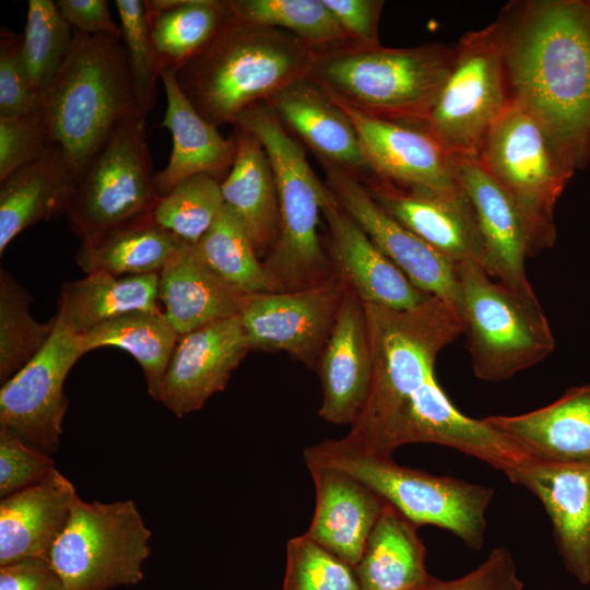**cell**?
<instances>
[{
	"label": "cell",
	"mask_w": 590,
	"mask_h": 590,
	"mask_svg": "<svg viewBox=\"0 0 590 590\" xmlns=\"http://www.w3.org/2000/svg\"><path fill=\"white\" fill-rule=\"evenodd\" d=\"M247 295L216 274L196 245L185 241L158 276L164 312L180 335L240 315Z\"/></svg>",
	"instance_id": "cell-28"
},
{
	"label": "cell",
	"mask_w": 590,
	"mask_h": 590,
	"mask_svg": "<svg viewBox=\"0 0 590 590\" xmlns=\"http://www.w3.org/2000/svg\"><path fill=\"white\" fill-rule=\"evenodd\" d=\"M158 196L146 141L145 116L122 120L79 177L66 216L81 243L153 213Z\"/></svg>",
	"instance_id": "cell-12"
},
{
	"label": "cell",
	"mask_w": 590,
	"mask_h": 590,
	"mask_svg": "<svg viewBox=\"0 0 590 590\" xmlns=\"http://www.w3.org/2000/svg\"><path fill=\"white\" fill-rule=\"evenodd\" d=\"M39 108L51 142L62 149L79 179L115 128L142 114L122 40L74 32L71 50Z\"/></svg>",
	"instance_id": "cell-4"
},
{
	"label": "cell",
	"mask_w": 590,
	"mask_h": 590,
	"mask_svg": "<svg viewBox=\"0 0 590 590\" xmlns=\"http://www.w3.org/2000/svg\"><path fill=\"white\" fill-rule=\"evenodd\" d=\"M78 176L52 143L0 181V253L27 227L66 213Z\"/></svg>",
	"instance_id": "cell-29"
},
{
	"label": "cell",
	"mask_w": 590,
	"mask_h": 590,
	"mask_svg": "<svg viewBox=\"0 0 590 590\" xmlns=\"http://www.w3.org/2000/svg\"><path fill=\"white\" fill-rule=\"evenodd\" d=\"M56 470L54 459L0 426V497L36 485Z\"/></svg>",
	"instance_id": "cell-45"
},
{
	"label": "cell",
	"mask_w": 590,
	"mask_h": 590,
	"mask_svg": "<svg viewBox=\"0 0 590 590\" xmlns=\"http://www.w3.org/2000/svg\"><path fill=\"white\" fill-rule=\"evenodd\" d=\"M281 122L323 158L362 176L369 173L349 117L309 78L298 80L267 101Z\"/></svg>",
	"instance_id": "cell-27"
},
{
	"label": "cell",
	"mask_w": 590,
	"mask_h": 590,
	"mask_svg": "<svg viewBox=\"0 0 590 590\" xmlns=\"http://www.w3.org/2000/svg\"><path fill=\"white\" fill-rule=\"evenodd\" d=\"M196 247L216 274L245 294L273 292L263 261L227 205Z\"/></svg>",
	"instance_id": "cell-37"
},
{
	"label": "cell",
	"mask_w": 590,
	"mask_h": 590,
	"mask_svg": "<svg viewBox=\"0 0 590 590\" xmlns=\"http://www.w3.org/2000/svg\"><path fill=\"white\" fill-rule=\"evenodd\" d=\"M317 160L326 185L371 241L417 288L449 304L458 312L456 264L386 212L355 173L327 160Z\"/></svg>",
	"instance_id": "cell-15"
},
{
	"label": "cell",
	"mask_w": 590,
	"mask_h": 590,
	"mask_svg": "<svg viewBox=\"0 0 590 590\" xmlns=\"http://www.w3.org/2000/svg\"><path fill=\"white\" fill-rule=\"evenodd\" d=\"M457 160L484 245V270L512 290L535 295L526 273L527 237L512 201L477 158Z\"/></svg>",
	"instance_id": "cell-23"
},
{
	"label": "cell",
	"mask_w": 590,
	"mask_h": 590,
	"mask_svg": "<svg viewBox=\"0 0 590 590\" xmlns=\"http://www.w3.org/2000/svg\"><path fill=\"white\" fill-rule=\"evenodd\" d=\"M316 50L295 35L232 17L176 72L196 110L215 127L310 75Z\"/></svg>",
	"instance_id": "cell-3"
},
{
	"label": "cell",
	"mask_w": 590,
	"mask_h": 590,
	"mask_svg": "<svg viewBox=\"0 0 590 590\" xmlns=\"http://www.w3.org/2000/svg\"><path fill=\"white\" fill-rule=\"evenodd\" d=\"M84 354L81 334L56 316L54 331L43 349L1 386L0 426L31 447L55 453L69 405L64 381Z\"/></svg>",
	"instance_id": "cell-13"
},
{
	"label": "cell",
	"mask_w": 590,
	"mask_h": 590,
	"mask_svg": "<svg viewBox=\"0 0 590 590\" xmlns=\"http://www.w3.org/2000/svg\"><path fill=\"white\" fill-rule=\"evenodd\" d=\"M0 590H69L48 559H25L0 567Z\"/></svg>",
	"instance_id": "cell-49"
},
{
	"label": "cell",
	"mask_w": 590,
	"mask_h": 590,
	"mask_svg": "<svg viewBox=\"0 0 590 590\" xmlns=\"http://www.w3.org/2000/svg\"><path fill=\"white\" fill-rule=\"evenodd\" d=\"M510 105L498 21L465 33L450 73L422 126L456 158H479L493 125Z\"/></svg>",
	"instance_id": "cell-11"
},
{
	"label": "cell",
	"mask_w": 590,
	"mask_h": 590,
	"mask_svg": "<svg viewBox=\"0 0 590 590\" xmlns=\"http://www.w3.org/2000/svg\"><path fill=\"white\" fill-rule=\"evenodd\" d=\"M373 356L367 399L346 435L364 450L392 457L409 444H436L506 473L529 460L484 418L464 415L435 371L441 350L463 333L457 310L430 296L397 310L364 305Z\"/></svg>",
	"instance_id": "cell-1"
},
{
	"label": "cell",
	"mask_w": 590,
	"mask_h": 590,
	"mask_svg": "<svg viewBox=\"0 0 590 590\" xmlns=\"http://www.w3.org/2000/svg\"><path fill=\"white\" fill-rule=\"evenodd\" d=\"M456 270L458 314L479 379L506 380L553 352L555 339L535 295L499 283L472 260Z\"/></svg>",
	"instance_id": "cell-8"
},
{
	"label": "cell",
	"mask_w": 590,
	"mask_h": 590,
	"mask_svg": "<svg viewBox=\"0 0 590 590\" xmlns=\"http://www.w3.org/2000/svg\"><path fill=\"white\" fill-rule=\"evenodd\" d=\"M121 40L127 52L129 68L139 107L144 116L153 108L156 83L162 71V60L155 48L151 21L145 1L116 0Z\"/></svg>",
	"instance_id": "cell-41"
},
{
	"label": "cell",
	"mask_w": 590,
	"mask_h": 590,
	"mask_svg": "<svg viewBox=\"0 0 590 590\" xmlns=\"http://www.w3.org/2000/svg\"><path fill=\"white\" fill-rule=\"evenodd\" d=\"M176 72L174 68L164 67L160 75L167 99L161 126L169 130L173 139L166 167L154 175L160 197L166 196L177 184L197 174L224 179L236 153L235 137L224 138L217 127L196 110L180 90Z\"/></svg>",
	"instance_id": "cell-26"
},
{
	"label": "cell",
	"mask_w": 590,
	"mask_h": 590,
	"mask_svg": "<svg viewBox=\"0 0 590 590\" xmlns=\"http://www.w3.org/2000/svg\"><path fill=\"white\" fill-rule=\"evenodd\" d=\"M250 350L239 315L180 335L163 379L160 402L179 418L200 410L211 396L225 389Z\"/></svg>",
	"instance_id": "cell-17"
},
{
	"label": "cell",
	"mask_w": 590,
	"mask_h": 590,
	"mask_svg": "<svg viewBox=\"0 0 590 590\" xmlns=\"http://www.w3.org/2000/svg\"><path fill=\"white\" fill-rule=\"evenodd\" d=\"M284 590H361L355 569L307 533L288 540Z\"/></svg>",
	"instance_id": "cell-42"
},
{
	"label": "cell",
	"mask_w": 590,
	"mask_h": 590,
	"mask_svg": "<svg viewBox=\"0 0 590 590\" xmlns=\"http://www.w3.org/2000/svg\"><path fill=\"white\" fill-rule=\"evenodd\" d=\"M35 94L22 54V34L8 28L0 32V117L38 110Z\"/></svg>",
	"instance_id": "cell-44"
},
{
	"label": "cell",
	"mask_w": 590,
	"mask_h": 590,
	"mask_svg": "<svg viewBox=\"0 0 590 590\" xmlns=\"http://www.w3.org/2000/svg\"><path fill=\"white\" fill-rule=\"evenodd\" d=\"M304 460L307 467L351 474L415 526L446 529L471 550L483 547L492 487L399 465L392 457L368 452L347 436L306 448Z\"/></svg>",
	"instance_id": "cell-7"
},
{
	"label": "cell",
	"mask_w": 590,
	"mask_h": 590,
	"mask_svg": "<svg viewBox=\"0 0 590 590\" xmlns=\"http://www.w3.org/2000/svg\"><path fill=\"white\" fill-rule=\"evenodd\" d=\"M51 144L40 108L33 113L0 117V181L43 155Z\"/></svg>",
	"instance_id": "cell-43"
},
{
	"label": "cell",
	"mask_w": 590,
	"mask_h": 590,
	"mask_svg": "<svg viewBox=\"0 0 590 590\" xmlns=\"http://www.w3.org/2000/svg\"><path fill=\"white\" fill-rule=\"evenodd\" d=\"M413 522L385 503L355 574L361 590H426L434 577L425 566V546Z\"/></svg>",
	"instance_id": "cell-31"
},
{
	"label": "cell",
	"mask_w": 590,
	"mask_h": 590,
	"mask_svg": "<svg viewBox=\"0 0 590 590\" xmlns=\"http://www.w3.org/2000/svg\"><path fill=\"white\" fill-rule=\"evenodd\" d=\"M455 46L351 44L317 51L309 75L322 91L377 118L422 127L450 73Z\"/></svg>",
	"instance_id": "cell-5"
},
{
	"label": "cell",
	"mask_w": 590,
	"mask_h": 590,
	"mask_svg": "<svg viewBox=\"0 0 590 590\" xmlns=\"http://www.w3.org/2000/svg\"><path fill=\"white\" fill-rule=\"evenodd\" d=\"M234 125L261 143L276 181L279 233L262 260L272 291H295L324 282L334 274L318 234L326 182L267 102L247 108Z\"/></svg>",
	"instance_id": "cell-6"
},
{
	"label": "cell",
	"mask_w": 590,
	"mask_h": 590,
	"mask_svg": "<svg viewBox=\"0 0 590 590\" xmlns=\"http://www.w3.org/2000/svg\"><path fill=\"white\" fill-rule=\"evenodd\" d=\"M349 43L358 47L380 46L378 25L382 0H322Z\"/></svg>",
	"instance_id": "cell-47"
},
{
	"label": "cell",
	"mask_w": 590,
	"mask_h": 590,
	"mask_svg": "<svg viewBox=\"0 0 590 590\" xmlns=\"http://www.w3.org/2000/svg\"><path fill=\"white\" fill-rule=\"evenodd\" d=\"M542 503L551 519L566 570L580 585L590 583V467H569L528 460L507 471Z\"/></svg>",
	"instance_id": "cell-20"
},
{
	"label": "cell",
	"mask_w": 590,
	"mask_h": 590,
	"mask_svg": "<svg viewBox=\"0 0 590 590\" xmlns=\"http://www.w3.org/2000/svg\"><path fill=\"white\" fill-rule=\"evenodd\" d=\"M72 482L57 469L43 482L0 502V567L48 559L78 498Z\"/></svg>",
	"instance_id": "cell-24"
},
{
	"label": "cell",
	"mask_w": 590,
	"mask_h": 590,
	"mask_svg": "<svg viewBox=\"0 0 590 590\" xmlns=\"http://www.w3.org/2000/svg\"><path fill=\"white\" fill-rule=\"evenodd\" d=\"M152 531L131 499L74 502L49 555L69 590H107L143 579Z\"/></svg>",
	"instance_id": "cell-10"
},
{
	"label": "cell",
	"mask_w": 590,
	"mask_h": 590,
	"mask_svg": "<svg viewBox=\"0 0 590 590\" xmlns=\"http://www.w3.org/2000/svg\"><path fill=\"white\" fill-rule=\"evenodd\" d=\"M160 273L114 275L104 271L67 282L61 291L56 316L71 330H87L133 311L161 310Z\"/></svg>",
	"instance_id": "cell-32"
},
{
	"label": "cell",
	"mask_w": 590,
	"mask_h": 590,
	"mask_svg": "<svg viewBox=\"0 0 590 590\" xmlns=\"http://www.w3.org/2000/svg\"><path fill=\"white\" fill-rule=\"evenodd\" d=\"M358 177L386 212L452 263L472 260L484 268L483 240L464 190L444 194L400 187L371 173Z\"/></svg>",
	"instance_id": "cell-18"
},
{
	"label": "cell",
	"mask_w": 590,
	"mask_h": 590,
	"mask_svg": "<svg viewBox=\"0 0 590 590\" xmlns=\"http://www.w3.org/2000/svg\"><path fill=\"white\" fill-rule=\"evenodd\" d=\"M523 587L511 553L497 547L474 570L453 580L433 578L426 590H523Z\"/></svg>",
	"instance_id": "cell-46"
},
{
	"label": "cell",
	"mask_w": 590,
	"mask_h": 590,
	"mask_svg": "<svg viewBox=\"0 0 590 590\" xmlns=\"http://www.w3.org/2000/svg\"><path fill=\"white\" fill-rule=\"evenodd\" d=\"M321 213L328 227L326 249L332 269L364 305L406 310L430 297L371 241L329 187L322 199Z\"/></svg>",
	"instance_id": "cell-19"
},
{
	"label": "cell",
	"mask_w": 590,
	"mask_h": 590,
	"mask_svg": "<svg viewBox=\"0 0 590 590\" xmlns=\"http://www.w3.org/2000/svg\"><path fill=\"white\" fill-rule=\"evenodd\" d=\"M477 160L512 201L529 257L551 249L556 240L554 209L576 170L541 125L510 102L486 135Z\"/></svg>",
	"instance_id": "cell-9"
},
{
	"label": "cell",
	"mask_w": 590,
	"mask_h": 590,
	"mask_svg": "<svg viewBox=\"0 0 590 590\" xmlns=\"http://www.w3.org/2000/svg\"><path fill=\"white\" fill-rule=\"evenodd\" d=\"M346 290L334 273L310 287L248 294L239 316L250 349L286 352L316 369Z\"/></svg>",
	"instance_id": "cell-14"
},
{
	"label": "cell",
	"mask_w": 590,
	"mask_h": 590,
	"mask_svg": "<svg viewBox=\"0 0 590 590\" xmlns=\"http://www.w3.org/2000/svg\"><path fill=\"white\" fill-rule=\"evenodd\" d=\"M233 165L221 181L224 204L241 223L256 251L264 256L279 233V197L268 154L250 133L236 128Z\"/></svg>",
	"instance_id": "cell-30"
},
{
	"label": "cell",
	"mask_w": 590,
	"mask_h": 590,
	"mask_svg": "<svg viewBox=\"0 0 590 590\" xmlns=\"http://www.w3.org/2000/svg\"><path fill=\"white\" fill-rule=\"evenodd\" d=\"M316 370L322 387L320 417L352 425L369 392L373 356L365 306L349 287Z\"/></svg>",
	"instance_id": "cell-21"
},
{
	"label": "cell",
	"mask_w": 590,
	"mask_h": 590,
	"mask_svg": "<svg viewBox=\"0 0 590 590\" xmlns=\"http://www.w3.org/2000/svg\"><path fill=\"white\" fill-rule=\"evenodd\" d=\"M162 68L178 70L219 35L233 17L227 1L145 0Z\"/></svg>",
	"instance_id": "cell-35"
},
{
	"label": "cell",
	"mask_w": 590,
	"mask_h": 590,
	"mask_svg": "<svg viewBox=\"0 0 590 590\" xmlns=\"http://www.w3.org/2000/svg\"><path fill=\"white\" fill-rule=\"evenodd\" d=\"M308 469L316 487V508L306 533L355 567L386 502L346 472L323 465Z\"/></svg>",
	"instance_id": "cell-25"
},
{
	"label": "cell",
	"mask_w": 590,
	"mask_h": 590,
	"mask_svg": "<svg viewBox=\"0 0 590 590\" xmlns=\"http://www.w3.org/2000/svg\"><path fill=\"white\" fill-rule=\"evenodd\" d=\"M589 162H590V152H589Z\"/></svg>",
	"instance_id": "cell-50"
},
{
	"label": "cell",
	"mask_w": 590,
	"mask_h": 590,
	"mask_svg": "<svg viewBox=\"0 0 590 590\" xmlns=\"http://www.w3.org/2000/svg\"><path fill=\"white\" fill-rule=\"evenodd\" d=\"M234 19L288 32L316 51L350 44L322 0H227Z\"/></svg>",
	"instance_id": "cell-36"
},
{
	"label": "cell",
	"mask_w": 590,
	"mask_h": 590,
	"mask_svg": "<svg viewBox=\"0 0 590 590\" xmlns=\"http://www.w3.org/2000/svg\"><path fill=\"white\" fill-rule=\"evenodd\" d=\"M328 97L353 123L369 173L410 189L444 194L463 191L458 160L427 130L369 116Z\"/></svg>",
	"instance_id": "cell-16"
},
{
	"label": "cell",
	"mask_w": 590,
	"mask_h": 590,
	"mask_svg": "<svg viewBox=\"0 0 590 590\" xmlns=\"http://www.w3.org/2000/svg\"><path fill=\"white\" fill-rule=\"evenodd\" d=\"M500 25L510 102L545 130L575 169L590 152V0H524Z\"/></svg>",
	"instance_id": "cell-2"
},
{
	"label": "cell",
	"mask_w": 590,
	"mask_h": 590,
	"mask_svg": "<svg viewBox=\"0 0 590 590\" xmlns=\"http://www.w3.org/2000/svg\"><path fill=\"white\" fill-rule=\"evenodd\" d=\"M56 4L74 32L121 39L120 25L113 20L106 0H57Z\"/></svg>",
	"instance_id": "cell-48"
},
{
	"label": "cell",
	"mask_w": 590,
	"mask_h": 590,
	"mask_svg": "<svg viewBox=\"0 0 590 590\" xmlns=\"http://www.w3.org/2000/svg\"><path fill=\"white\" fill-rule=\"evenodd\" d=\"M182 243L149 213L92 241L81 243L74 261L86 274L95 271L118 276L160 273Z\"/></svg>",
	"instance_id": "cell-33"
},
{
	"label": "cell",
	"mask_w": 590,
	"mask_h": 590,
	"mask_svg": "<svg viewBox=\"0 0 590 590\" xmlns=\"http://www.w3.org/2000/svg\"><path fill=\"white\" fill-rule=\"evenodd\" d=\"M484 420L530 460L590 467V382L571 387L556 401L528 413Z\"/></svg>",
	"instance_id": "cell-22"
},
{
	"label": "cell",
	"mask_w": 590,
	"mask_h": 590,
	"mask_svg": "<svg viewBox=\"0 0 590 590\" xmlns=\"http://www.w3.org/2000/svg\"><path fill=\"white\" fill-rule=\"evenodd\" d=\"M73 36L74 32L61 15L56 1H28L22 54L33 90L39 99L64 63Z\"/></svg>",
	"instance_id": "cell-39"
},
{
	"label": "cell",
	"mask_w": 590,
	"mask_h": 590,
	"mask_svg": "<svg viewBox=\"0 0 590 590\" xmlns=\"http://www.w3.org/2000/svg\"><path fill=\"white\" fill-rule=\"evenodd\" d=\"M223 208L221 181L209 174H197L161 197L153 216L182 241L197 245Z\"/></svg>",
	"instance_id": "cell-40"
},
{
	"label": "cell",
	"mask_w": 590,
	"mask_h": 590,
	"mask_svg": "<svg viewBox=\"0 0 590 590\" xmlns=\"http://www.w3.org/2000/svg\"><path fill=\"white\" fill-rule=\"evenodd\" d=\"M31 293L7 270H0V382L24 367L50 338L56 316L38 322L30 314Z\"/></svg>",
	"instance_id": "cell-38"
},
{
	"label": "cell",
	"mask_w": 590,
	"mask_h": 590,
	"mask_svg": "<svg viewBox=\"0 0 590 590\" xmlns=\"http://www.w3.org/2000/svg\"><path fill=\"white\" fill-rule=\"evenodd\" d=\"M87 352L117 347L132 355L142 368L148 392L160 401L163 379L180 334L162 310L133 311L81 334Z\"/></svg>",
	"instance_id": "cell-34"
}]
</instances>
